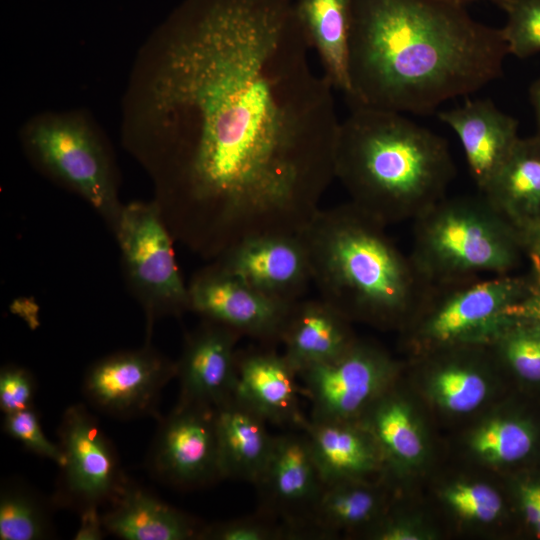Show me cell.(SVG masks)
<instances>
[{"label": "cell", "mask_w": 540, "mask_h": 540, "mask_svg": "<svg viewBox=\"0 0 540 540\" xmlns=\"http://www.w3.org/2000/svg\"><path fill=\"white\" fill-rule=\"evenodd\" d=\"M309 50L291 0H185L137 51L121 144L197 256L300 233L320 210L340 121Z\"/></svg>", "instance_id": "obj_1"}, {"label": "cell", "mask_w": 540, "mask_h": 540, "mask_svg": "<svg viewBox=\"0 0 540 540\" xmlns=\"http://www.w3.org/2000/svg\"><path fill=\"white\" fill-rule=\"evenodd\" d=\"M501 28L474 19L461 0H352L350 109L427 115L501 77Z\"/></svg>", "instance_id": "obj_2"}, {"label": "cell", "mask_w": 540, "mask_h": 540, "mask_svg": "<svg viewBox=\"0 0 540 540\" xmlns=\"http://www.w3.org/2000/svg\"><path fill=\"white\" fill-rule=\"evenodd\" d=\"M339 125L335 179L350 202L388 226L414 221L455 176L447 141L405 114L353 108Z\"/></svg>", "instance_id": "obj_3"}, {"label": "cell", "mask_w": 540, "mask_h": 540, "mask_svg": "<svg viewBox=\"0 0 540 540\" xmlns=\"http://www.w3.org/2000/svg\"><path fill=\"white\" fill-rule=\"evenodd\" d=\"M385 228L349 201L320 208L300 232L320 298L350 321L407 322L430 285Z\"/></svg>", "instance_id": "obj_4"}, {"label": "cell", "mask_w": 540, "mask_h": 540, "mask_svg": "<svg viewBox=\"0 0 540 540\" xmlns=\"http://www.w3.org/2000/svg\"><path fill=\"white\" fill-rule=\"evenodd\" d=\"M413 222L410 257L428 284L505 275L520 260V231L483 195L446 196Z\"/></svg>", "instance_id": "obj_5"}, {"label": "cell", "mask_w": 540, "mask_h": 540, "mask_svg": "<svg viewBox=\"0 0 540 540\" xmlns=\"http://www.w3.org/2000/svg\"><path fill=\"white\" fill-rule=\"evenodd\" d=\"M19 142L39 173L84 200L113 233L124 205L119 172L92 116L81 109L39 112L20 127Z\"/></svg>", "instance_id": "obj_6"}, {"label": "cell", "mask_w": 540, "mask_h": 540, "mask_svg": "<svg viewBox=\"0 0 540 540\" xmlns=\"http://www.w3.org/2000/svg\"><path fill=\"white\" fill-rule=\"evenodd\" d=\"M112 234L120 250L124 283L144 312L149 340L157 319L190 311L175 240L153 199L124 204Z\"/></svg>", "instance_id": "obj_7"}, {"label": "cell", "mask_w": 540, "mask_h": 540, "mask_svg": "<svg viewBox=\"0 0 540 540\" xmlns=\"http://www.w3.org/2000/svg\"><path fill=\"white\" fill-rule=\"evenodd\" d=\"M529 287L509 274L430 284L410 318L416 320L414 338L437 350L486 345Z\"/></svg>", "instance_id": "obj_8"}, {"label": "cell", "mask_w": 540, "mask_h": 540, "mask_svg": "<svg viewBox=\"0 0 540 540\" xmlns=\"http://www.w3.org/2000/svg\"><path fill=\"white\" fill-rule=\"evenodd\" d=\"M395 363L380 349L357 340L337 357L298 373L314 421H359L387 391Z\"/></svg>", "instance_id": "obj_9"}, {"label": "cell", "mask_w": 540, "mask_h": 540, "mask_svg": "<svg viewBox=\"0 0 540 540\" xmlns=\"http://www.w3.org/2000/svg\"><path fill=\"white\" fill-rule=\"evenodd\" d=\"M65 456L56 502L78 512L111 503L127 483L112 442L81 404L69 406L59 425Z\"/></svg>", "instance_id": "obj_10"}, {"label": "cell", "mask_w": 540, "mask_h": 540, "mask_svg": "<svg viewBox=\"0 0 540 540\" xmlns=\"http://www.w3.org/2000/svg\"><path fill=\"white\" fill-rule=\"evenodd\" d=\"M149 465L155 476L180 489L223 480L216 408L177 402L159 425Z\"/></svg>", "instance_id": "obj_11"}, {"label": "cell", "mask_w": 540, "mask_h": 540, "mask_svg": "<svg viewBox=\"0 0 540 540\" xmlns=\"http://www.w3.org/2000/svg\"><path fill=\"white\" fill-rule=\"evenodd\" d=\"M176 378V361L148 342L141 348L116 351L95 361L86 371L83 393L97 410L133 418L155 411L160 393Z\"/></svg>", "instance_id": "obj_12"}, {"label": "cell", "mask_w": 540, "mask_h": 540, "mask_svg": "<svg viewBox=\"0 0 540 540\" xmlns=\"http://www.w3.org/2000/svg\"><path fill=\"white\" fill-rule=\"evenodd\" d=\"M188 285L190 311L264 345L280 343L293 303L271 298L216 262L194 274Z\"/></svg>", "instance_id": "obj_13"}, {"label": "cell", "mask_w": 540, "mask_h": 540, "mask_svg": "<svg viewBox=\"0 0 540 540\" xmlns=\"http://www.w3.org/2000/svg\"><path fill=\"white\" fill-rule=\"evenodd\" d=\"M324 484L301 431L274 437L269 459L254 485L259 509L281 520L294 540L306 538V526Z\"/></svg>", "instance_id": "obj_14"}, {"label": "cell", "mask_w": 540, "mask_h": 540, "mask_svg": "<svg viewBox=\"0 0 540 540\" xmlns=\"http://www.w3.org/2000/svg\"><path fill=\"white\" fill-rule=\"evenodd\" d=\"M212 261L261 293L286 303L300 300L312 282L301 233L258 235Z\"/></svg>", "instance_id": "obj_15"}, {"label": "cell", "mask_w": 540, "mask_h": 540, "mask_svg": "<svg viewBox=\"0 0 540 540\" xmlns=\"http://www.w3.org/2000/svg\"><path fill=\"white\" fill-rule=\"evenodd\" d=\"M240 338L234 330L205 319L186 334L176 361L178 402L217 408L234 397Z\"/></svg>", "instance_id": "obj_16"}, {"label": "cell", "mask_w": 540, "mask_h": 540, "mask_svg": "<svg viewBox=\"0 0 540 540\" xmlns=\"http://www.w3.org/2000/svg\"><path fill=\"white\" fill-rule=\"evenodd\" d=\"M298 372L271 345L239 350L234 398L267 423L302 430Z\"/></svg>", "instance_id": "obj_17"}, {"label": "cell", "mask_w": 540, "mask_h": 540, "mask_svg": "<svg viewBox=\"0 0 540 540\" xmlns=\"http://www.w3.org/2000/svg\"><path fill=\"white\" fill-rule=\"evenodd\" d=\"M438 119L457 135L471 176L483 193L519 140L517 120L487 98L467 99L438 112Z\"/></svg>", "instance_id": "obj_18"}, {"label": "cell", "mask_w": 540, "mask_h": 540, "mask_svg": "<svg viewBox=\"0 0 540 540\" xmlns=\"http://www.w3.org/2000/svg\"><path fill=\"white\" fill-rule=\"evenodd\" d=\"M349 322L320 297L300 299L292 304L280 335L283 354L298 373L327 362L356 340Z\"/></svg>", "instance_id": "obj_19"}, {"label": "cell", "mask_w": 540, "mask_h": 540, "mask_svg": "<svg viewBox=\"0 0 540 540\" xmlns=\"http://www.w3.org/2000/svg\"><path fill=\"white\" fill-rule=\"evenodd\" d=\"M102 519L107 533L124 540H199L204 526L129 481Z\"/></svg>", "instance_id": "obj_20"}, {"label": "cell", "mask_w": 540, "mask_h": 540, "mask_svg": "<svg viewBox=\"0 0 540 540\" xmlns=\"http://www.w3.org/2000/svg\"><path fill=\"white\" fill-rule=\"evenodd\" d=\"M325 483L362 479L377 470L381 453L370 431L359 421H314L302 430Z\"/></svg>", "instance_id": "obj_21"}, {"label": "cell", "mask_w": 540, "mask_h": 540, "mask_svg": "<svg viewBox=\"0 0 540 540\" xmlns=\"http://www.w3.org/2000/svg\"><path fill=\"white\" fill-rule=\"evenodd\" d=\"M216 426L222 478L255 484L274 443L267 421L233 397L216 408Z\"/></svg>", "instance_id": "obj_22"}, {"label": "cell", "mask_w": 540, "mask_h": 540, "mask_svg": "<svg viewBox=\"0 0 540 540\" xmlns=\"http://www.w3.org/2000/svg\"><path fill=\"white\" fill-rule=\"evenodd\" d=\"M520 232L540 222V136L519 138L482 193Z\"/></svg>", "instance_id": "obj_23"}, {"label": "cell", "mask_w": 540, "mask_h": 540, "mask_svg": "<svg viewBox=\"0 0 540 540\" xmlns=\"http://www.w3.org/2000/svg\"><path fill=\"white\" fill-rule=\"evenodd\" d=\"M293 8L323 76L333 88L348 90V40L352 0H294Z\"/></svg>", "instance_id": "obj_24"}, {"label": "cell", "mask_w": 540, "mask_h": 540, "mask_svg": "<svg viewBox=\"0 0 540 540\" xmlns=\"http://www.w3.org/2000/svg\"><path fill=\"white\" fill-rule=\"evenodd\" d=\"M381 509V495L361 479L325 483L309 517L306 538L327 539L338 531L374 523Z\"/></svg>", "instance_id": "obj_25"}, {"label": "cell", "mask_w": 540, "mask_h": 540, "mask_svg": "<svg viewBox=\"0 0 540 540\" xmlns=\"http://www.w3.org/2000/svg\"><path fill=\"white\" fill-rule=\"evenodd\" d=\"M360 421L375 439L381 456L399 463L418 460L424 443L410 407L386 392L370 407Z\"/></svg>", "instance_id": "obj_26"}, {"label": "cell", "mask_w": 540, "mask_h": 540, "mask_svg": "<svg viewBox=\"0 0 540 540\" xmlns=\"http://www.w3.org/2000/svg\"><path fill=\"white\" fill-rule=\"evenodd\" d=\"M52 535L43 499L26 485L6 483L0 493V539L41 540Z\"/></svg>", "instance_id": "obj_27"}, {"label": "cell", "mask_w": 540, "mask_h": 540, "mask_svg": "<svg viewBox=\"0 0 540 540\" xmlns=\"http://www.w3.org/2000/svg\"><path fill=\"white\" fill-rule=\"evenodd\" d=\"M431 377L436 401L453 413H467L479 407L488 393L486 378L479 367L463 356L445 357Z\"/></svg>", "instance_id": "obj_28"}, {"label": "cell", "mask_w": 540, "mask_h": 540, "mask_svg": "<svg viewBox=\"0 0 540 540\" xmlns=\"http://www.w3.org/2000/svg\"><path fill=\"white\" fill-rule=\"evenodd\" d=\"M487 344L496 347L502 360L519 377L540 382L539 320L524 315L507 314Z\"/></svg>", "instance_id": "obj_29"}, {"label": "cell", "mask_w": 540, "mask_h": 540, "mask_svg": "<svg viewBox=\"0 0 540 540\" xmlns=\"http://www.w3.org/2000/svg\"><path fill=\"white\" fill-rule=\"evenodd\" d=\"M532 444L530 429L524 423L508 418L486 422L471 439L472 449L491 463L518 461L530 452Z\"/></svg>", "instance_id": "obj_30"}, {"label": "cell", "mask_w": 540, "mask_h": 540, "mask_svg": "<svg viewBox=\"0 0 540 540\" xmlns=\"http://www.w3.org/2000/svg\"><path fill=\"white\" fill-rule=\"evenodd\" d=\"M502 30L509 54L526 58L540 53V0H507Z\"/></svg>", "instance_id": "obj_31"}, {"label": "cell", "mask_w": 540, "mask_h": 540, "mask_svg": "<svg viewBox=\"0 0 540 540\" xmlns=\"http://www.w3.org/2000/svg\"><path fill=\"white\" fill-rule=\"evenodd\" d=\"M199 540H292L288 527L258 510L254 514L204 525Z\"/></svg>", "instance_id": "obj_32"}, {"label": "cell", "mask_w": 540, "mask_h": 540, "mask_svg": "<svg viewBox=\"0 0 540 540\" xmlns=\"http://www.w3.org/2000/svg\"><path fill=\"white\" fill-rule=\"evenodd\" d=\"M445 498L460 516L479 522L495 520L502 510L500 495L482 483H457L447 489Z\"/></svg>", "instance_id": "obj_33"}, {"label": "cell", "mask_w": 540, "mask_h": 540, "mask_svg": "<svg viewBox=\"0 0 540 540\" xmlns=\"http://www.w3.org/2000/svg\"><path fill=\"white\" fill-rule=\"evenodd\" d=\"M3 430L19 441L27 450L55 462L60 468L65 456L59 444L53 443L42 430L34 408L4 414Z\"/></svg>", "instance_id": "obj_34"}, {"label": "cell", "mask_w": 540, "mask_h": 540, "mask_svg": "<svg viewBox=\"0 0 540 540\" xmlns=\"http://www.w3.org/2000/svg\"><path fill=\"white\" fill-rule=\"evenodd\" d=\"M36 382L21 366L5 365L0 371V408L4 414L33 408Z\"/></svg>", "instance_id": "obj_35"}, {"label": "cell", "mask_w": 540, "mask_h": 540, "mask_svg": "<svg viewBox=\"0 0 540 540\" xmlns=\"http://www.w3.org/2000/svg\"><path fill=\"white\" fill-rule=\"evenodd\" d=\"M80 513V524L74 535L76 540H100L103 539L106 530L103 524L102 515L98 512V507H88Z\"/></svg>", "instance_id": "obj_36"}, {"label": "cell", "mask_w": 540, "mask_h": 540, "mask_svg": "<svg viewBox=\"0 0 540 540\" xmlns=\"http://www.w3.org/2000/svg\"><path fill=\"white\" fill-rule=\"evenodd\" d=\"M530 282L527 294L515 305L511 306L506 314H517L535 318L540 321V277H534Z\"/></svg>", "instance_id": "obj_37"}, {"label": "cell", "mask_w": 540, "mask_h": 540, "mask_svg": "<svg viewBox=\"0 0 540 540\" xmlns=\"http://www.w3.org/2000/svg\"><path fill=\"white\" fill-rule=\"evenodd\" d=\"M520 496L526 520L536 528L540 516L539 485L527 484L522 486Z\"/></svg>", "instance_id": "obj_38"}, {"label": "cell", "mask_w": 540, "mask_h": 540, "mask_svg": "<svg viewBox=\"0 0 540 540\" xmlns=\"http://www.w3.org/2000/svg\"><path fill=\"white\" fill-rule=\"evenodd\" d=\"M520 233L523 249L532 259L535 275L540 277V222Z\"/></svg>", "instance_id": "obj_39"}, {"label": "cell", "mask_w": 540, "mask_h": 540, "mask_svg": "<svg viewBox=\"0 0 540 540\" xmlns=\"http://www.w3.org/2000/svg\"><path fill=\"white\" fill-rule=\"evenodd\" d=\"M529 96L537 123V135L540 136V78L531 85L529 89Z\"/></svg>", "instance_id": "obj_40"}, {"label": "cell", "mask_w": 540, "mask_h": 540, "mask_svg": "<svg viewBox=\"0 0 540 540\" xmlns=\"http://www.w3.org/2000/svg\"><path fill=\"white\" fill-rule=\"evenodd\" d=\"M463 2H467V1H489L493 4H495L496 6H498L499 8H501L503 10L507 0H461Z\"/></svg>", "instance_id": "obj_41"}, {"label": "cell", "mask_w": 540, "mask_h": 540, "mask_svg": "<svg viewBox=\"0 0 540 540\" xmlns=\"http://www.w3.org/2000/svg\"><path fill=\"white\" fill-rule=\"evenodd\" d=\"M538 485H539V494H540V484ZM535 529L537 531V534L540 536V516H539V520Z\"/></svg>", "instance_id": "obj_42"}]
</instances>
